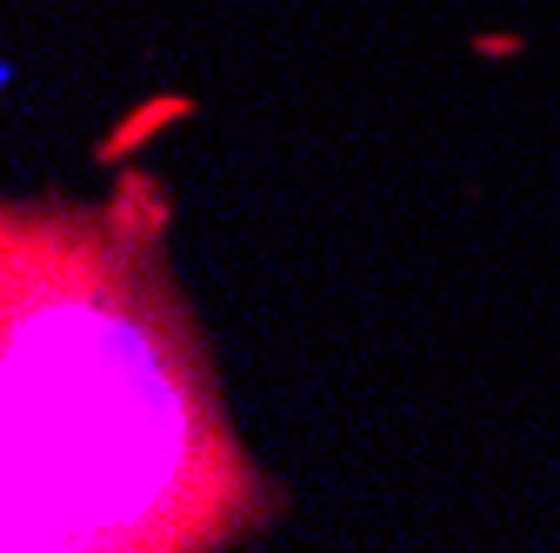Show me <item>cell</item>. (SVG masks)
I'll return each mask as SVG.
<instances>
[{"label":"cell","mask_w":560,"mask_h":553,"mask_svg":"<svg viewBox=\"0 0 560 553\" xmlns=\"http://www.w3.org/2000/svg\"><path fill=\"white\" fill-rule=\"evenodd\" d=\"M154 240L140 180L107 214L8 207V553H187L260 520Z\"/></svg>","instance_id":"1"}]
</instances>
